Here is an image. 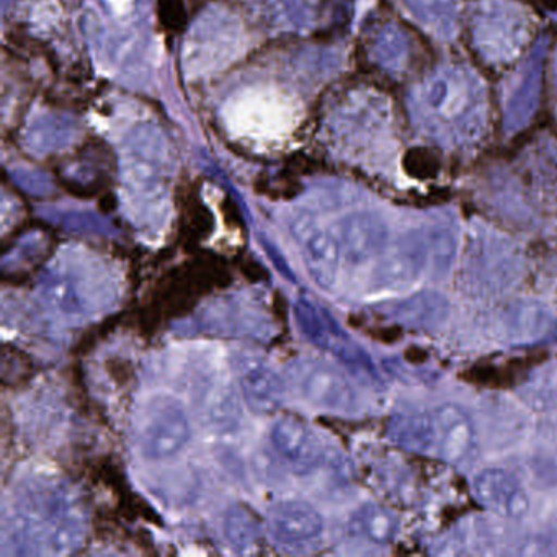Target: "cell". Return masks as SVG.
<instances>
[{
	"instance_id": "cell-1",
	"label": "cell",
	"mask_w": 557,
	"mask_h": 557,
	"mask_svg": "<svg viewBox=\"0 0 557 557\" xmlns=\"http://www.w3.org/2000/svg\"><path fill=\"white\" fill-rule=\"evenodd\" d=\"M413 112L433 138L469 145L484 132V87L465 67H443L417 90Z\"/></svg>"
},
{
	"instance_id": "cell-2",
	"label": "cell",
	"mask_w": 557,
	"mask_h": 557,
	"mask_svg": "<svg viewBox=\"0 0 557 557\" xmlns=\"http://www.w3.org/2000/svg\"><path fill=\"white\" fill-rule=\"evenodd\" d=\"M393 442L409 451L461 465L478 449L474 420L458 404L446 403L422 412L397 413L387 425Z\"/></svg>"
},
{
	"instance_id": "cell-3",
	"label": "cell",
	"mask_w": 557,
	"mask_h": 557,
	"mask_svg": "<svg viewBox=\"0 0 557 557\" xmlns=\"http://www.w3.org/2000/svg\"><path fill=\"white\" fill-rule=\"evenodd\" d=\"M456 240L446 227H423L404 234L374 267L373 285L377 289H407L425 275L446 273L455 256Z\"/></svg>"
},
{
	"instance_id": "cell-4",
	"label": "cell",
	"mask_w": 557,
	"mask_h": 557,
	"mask_svg": "<svg viewBox=\"0 0 557 557\" xmlns=\"http://www.w3.org/2000/svg\"><path fill=\"white\" fill-rule=\"evenodd\" d=\"M471 30L475 50L492 63L517 58L530 37L527 17L511 0H475Z\"/></svg>"
},
{
	"instance_id": "cell-5",
	"label": "cell",
	"mask_w": 557,
	"mask_h": 557,
	"mask_svg": "<svg viewBox=\"0 0 557 557\" xmlns=\"http://www.w3.org/2000/svg\"><path fill=\"white\" fill-rule=\"evenodd\" d=\"M191 425L184 406L175 397L159 394L146 403L136 426V442L145 458H174L190 442Z\"/></svg>"
},
{
	"instance_id": "cell-6",
	"label": "cell",
	"mask_w": 557,
	"mask_h": 557,
	"mask_svg": "<svg viewBox=\"0 0 557 557\" xmlns=\"http://www.w3.org/2000/svg\"><path fill=\"white\" fill-rule=\"evenodd\" d=\"M296 321L308 341L337 358L348 370L368 380H377L376 368L363 348L358 347L347 332L325 309L301 298L295 306Z\"/></svg>"
},
{
	"instance_id": "cell-7",
	"label": "cell",
	"mask_w": 557,
	"mask_h": 557,
	"mask_svg": "<svg viewBox=\"0 0 557 557\" xmlns=\"http://www.w3.org/2000/svg\"><path fill=\"white\" fill-rule=\"evenodd\" d=\"M169 149L158 129L141 125L133 129L126 143V178L133 191L156 198L168 184Z\"/></svg>"
},
{
	"instance_id": "cell-8",
	"label": "cell",
	"mask_w": 557,
	"mask_h": 557,
	"mask_svg": "<svg viewBox=\"0 0 557 557\" xmlns=\"http://www.w3.org/2000/svg\"><path fill=\"white\" fill-rule=\"evenodd\" d=\"M293 386L302 399L329 412L351 413L358 397L344 374L322 361L299 360L292 367Z\"/></svg>"
},
{
	"instance_id": "cell-9",
	"label": "cell",
	"mask_w": 557,
	"mask_h": 557,
	"mask_svg": "<svg viewBox=\"0 0 557 557\" xmlns=\"http://www.w3.org/2000/svg\"><path fill=\"white\" fill-rule=\"evenodd\" d=\"M292 233L301 247L302 260L309 275L322 289H332L338 282V273L344 262L341 244L334 230L322 226L309 214H299L292 223Z\"/></svg>"
},
{
	"instance_id": "cell-10",
	"label": "cell",
	"mask_w": 557,
	"mask_h": 557,
	"mask_svg": "<svg viewBox=\"0 0 557 557\" xmlns=\"http://www.w3.org/2000/svg\"><path fill=\"white\" fill-rule=\"evenodd\" d=\"M342 259L348 265H364L381 259L387 250L389 230L386 221L370 211L347 214L332 224Z\"/></svg>"
},
{
	"instance_id": "cell-11",
	"label": "cell",
	"mask_w": 557,
	"mask_h": 557,
	"mask_svg": "<svg viewBox=\"0 0 557 557\" xmlns=\"http://www.w3.org/2000/svg\"><path fill=\"white\" fill-rule=\"evenodd\" d=\"M270 442L276 456L298 474H311L325 462V451L315 433L293 417L276 420Z\"/></svg>"
},
{
	"instance_id": "cell-12",
	"label": "cell",
	"mask_w": 557,
	"mask_h": 557,
	"mask_svg": "<svg viewBox=\"0 0 557 557\" xmlns=\"http://www.w3.org/2000/svg\"><path fill=\"white\" fill-rule=\"evenodd\" d=\"M237 384L250 409L260 416H272L285 404L286 387L282 377L256 355L240 354L234 360Z\"/></svg>"
},
{
	"instance_id": "cell-13",
	"label": "cell",
	"mask_w": 557,
	"mask_h": 557,
	"mask_svg": "<svg viewBox=\"0 0 557 557\" xmlns=\"http://www.w3.org/2000/svg\"><path fill=\"white\" fill-rule=\"evenodd\" d=\"M269 527L275 543L293 553L314 546L324 533L321 515L298 500L276 504L270 511Z\"/></svg>"
},
{
	"instance_id": "cell-14",
	"label": "cell",
	"mask_w": 557,
	"mask_h": 557,
	"mask_svg": "<svg viewBox=\"0 0 557 557\" xmlns=\"http://www.w3.org/2000/svg\"><path fill=\"white\" fill-rule=\"evenodd\" d=\"M475 500L492 513L508 520H521L530 511V495L520 479L500 468L479 472L472 481Z\"/></svg>"
},
{
	"instance_id": "cell-15",
	"label": "cell",
	"mask_w": 557,
	"mask_h": 557,
	"mask_svg": "<svg viewBox=\"0 0 557 557\" xmlns=\"http://www.w3.org/2000/svg\"><path fill=\"white\" fill-rule=\"evenodd\" d=\"M195 404L200 420L211 432L226 435L236 432L240 422V406L236 393L221 374H205L195 383Z\"/></svg>"
},
{
	"instance_id": "cell-16",
	"label": "cell",
	"mask_w": 557,
	"mask_h": 557,
	"mask_svg": "<svg viewBox=\"0 0 557 557\" xmlns=\"http://www.w3.org/2000/svg\"><path fill=\"white\" fill-rule=\"evenodd\" d=\"M505 341L513 345H536L557 341V318L543 306L515 302L498 318Z\"/></svg>"
},
{
	"instance_id": "cell-17",
	"label": "cell",
	"mask_w": 557,
	"mask_h": 557,
	"mask_svg": "<svg viewBox=\"0 0 557 557\" xmlns=\"http://www.w3.org/2000/svg\"><path fill=\"white\" fill-rule=\"evenodd\" d=\"M547 40L537 41L518 76L517 86L511 92L505 110V128L517 132L523 128L534 115L540 102L541 79H543L544 61L547 54Z\"/></svg>"
},
{
	"instance_id": "cell-18",
	"label": "cell",
	"mask_w": 557,
	"mask_h": 557,
	"mask_svg": "<svg viewBox=\"0 0 557 557\" xmlns=\"http://www.w3.org/2000/svg\"><path fill=\"white\" fill-rule=\"evenodd\" d=\"M348 536L371 546H387L399 533L396 515L376 504H364L348 518Z\"/></svg>"
},
{
	"instance_id": "cell-19",
	"label": "cell",
	"mask_w": 557,
	"mask_h": 557,
	"mask_svg": "<svg viewBox=\"0 0 557 557\" xmlns=\"http://www.w3.org/2000/svg\"><path fill=\"white\" fill-rule=\"evenodd\" d=\"M407 11L433 34L451 38L458 30L465 0H403Z\"/></svg>"
},
{
	"instance_id": "cell-20",
	"label": "cell",
	"mask_w": 557,
	"mask_h": 557,
	"mask_svg": "<svg viewBox=\"0 0 557 557\" xmlns=\"http://www.w3.org/2000/svg\"><path fill=\"white\" fill-rule=\"evenodd\" d=\"M394 314L410 327L430 329L445 321L448 302L438 293L425 292L413 295L394 308Z\"/></svg>"
},
{
	"instance_id": "cell-21",
	"label": "cell",
	"mask_w": 557,
	"mask_h": 557,
	"mask_svg": "<svg viewBox=\"0 0 557 557\" xmlns=\"http://www.w3.org/2000/svg\"><path fill=\"white\" fill-rule=\"evenodd\" d=\"M44 295L53 308L66 314H79L86 305L76 280L66 273H51L44 282Z\"/></svg>"
},
{
	"instance_id": "cell-22",
	"label": "cell",
	"mask_w": 557,
	"mask_h": 557,
	"mask_svg": "<svg viewBox=\"0 0 557 557\" xmlns=\"http://www.w3.org/2000/svg\"><path fill=\"white\" fill-rule=\"evenodd\" d=\"M407 38L403 32L394 27L384 28L376 38V53L381 63L387 66V70H399L403 61L407 58Z\"/></svg>"
},
{
	"instance_id": "cell-23",
	"label": "cell",
	"mask_w": 557,
	"mask_h": 557,
	"mask_svg": "<svg viewBox=\"0 0 557 557\" xmlns=\"http://www.w3.org/2000/svg\"><path fill=\"white\" fill-rule=\"evenodd\" d=\"M226 536L240 553H249L256 546L259 527L244 510H234L226 521Z\"/></svg>"
},
{
	"instance_id": "cell-24",
	"label": "cell",
	"mask_w": 557,
	"mask_h": 557,
	"mask_svg": "<svg viewBox=\"0 0 557 557\" xmlns=\"http://www.w3.org/2000/svg\"><path fill=\"white\" fill-rule=\"evenodd\" d=\"M556 84H557V73H556Z\"/></svg>"
}]
</instances>
